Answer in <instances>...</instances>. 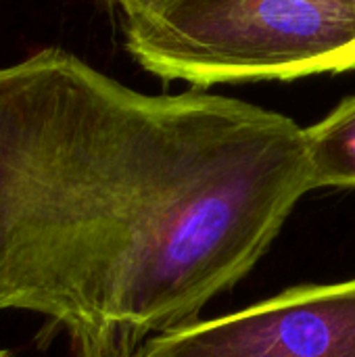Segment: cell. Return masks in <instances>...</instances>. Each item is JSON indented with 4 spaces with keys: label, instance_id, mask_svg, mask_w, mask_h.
<instances>
[{
    "label": "cell",
    "instance_id": "7a4b0ae2",
    "mask_svg": "<svg viewBox=\"0 0 355 357\" xmlns=\"http://www.w3.org/2000/svg\"><path fill=\"white\" fill-rule=\"evenodd\" d=\"M142 69L195 86L355 69V0H174L130 21Z\"/></svg>",
    "mask_w": 355,
    "mask_h": 357
},
{
    "label": "cell",
    "instance_id": "6da1fadb",
    "mask_svg": "<svg viewBox=\"0 0 355 357\" xmlns=\"http://www.w3.org/2000/svg\"><path fill=\"white\" fill-rule=\"evenodd\" d=\"M310 190L276 111L142 94L63 48L0 67V312L44 316L73 357L199 322Z\"/></svg>",
    "mask_w": 355,
    "mask_h": 357
},
{
    "label": "cell",
    "instance_id": "3957f363",
    "mask_svg": "<svg viewBox=\"0 0 355 357\" xmlns=\"http://www.w3.org/2000/svg\"><path fill=\"white\" fill-rule=\"evenodd\" d=\"M134 357H355V278L305 284L151 339Z\"/></svg>",
    "mask_w": 355,
    "mask_h": 357
},
{
    "label": "cell",
    "instance_id": "8992f818",
    "mask_svg": "<svg viewBox=\"0 0 355 357\" xmlns=\"http://www.w3.org/2000/svg\"><path fill=\"white\" fill-rule=\"evenodd\" d=\"M0 357H10V351H0Z\"/></svg>",
    "mask_w": 355,
    "mask_h": 357
},
{
    "label": "cell",
    "instance_id": "5b68a950",
    "mask_svg": "<svg viewBox=\"0 0 355 357\" xmlns=\"http://www.w3.org/2000/svg\"><path fill=\"white\" fill-rule=\"evenodd\" d=\"M115 2L126 10L130 21H136V19H146V17L161 13L174 0H115Z\"/></svg>",
    "mask_w": 355,
    "mask_h": 357
},
{
    "label": "cell",
    "instance_id": "277c9868",
    "mask_svg": "<svg viewBox=\"0 0 355 357\" xmlns=\"http://www.w3.org/2000/svg\"><path fill=\"white\" fill-rule=\"evenodd\" d=\"M314 188H355V96L303 130Z\"/></svg>",
    "mask_w": 355,
    "mask_h": 357
}]
</instances>
